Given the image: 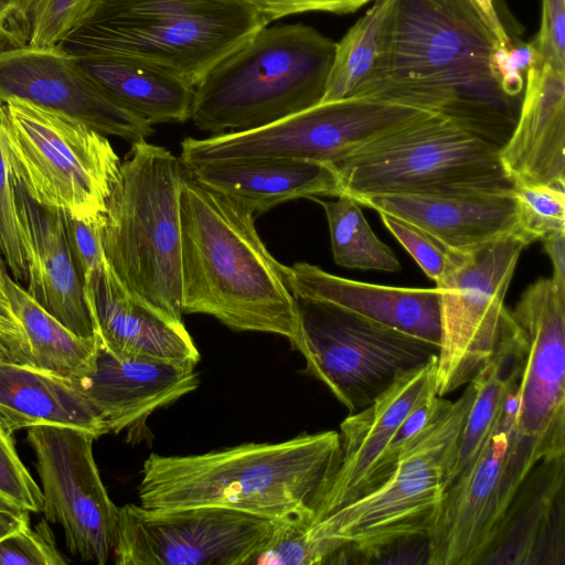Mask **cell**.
Here are the masks:
<instances>
[{"instance_id":"cell-16","label":"cell","mask_w":565,"mask_h":565,"mask_svg":"<svg viewBox=\"0 0 565 565\" xmlns=\"http://www.w3.org/2000/svg\"><path fill=\"white\" fill-rule=\"evenodd\" d=\"M511 315L525 339L518 385L516 426L544 460L565 456V289L540 278Z\"/></svg>"},{"instance_id":"cell-12","label":"cell","mask_w":565,"mask_h":565,"mask_svg":"<svg viewBox=\"0 0 565 565\" xmlns=\"http://www.w3.org/2000/svg\"><path fill=\"white\" fill-rule=\"evenodd\" d=\"M297 350L306 372L321 381L350 413L370 405L398 377L438 354V347L332 303L295 297Z\"/></svg>"},{"instance_id":"cell-11","label":"cell","mask_w":565,"mask_h":565,"mask_svg":"<svg viewBox=\"0 0 565 565\" xmlns=\"http://www.w3.org/2000/svg\"><path fill=\"white\" fill-rule=\"evenodd\" d=\"M431 113L372 97L320 103L253 130L185 138L179 159L185 169L264 159L333 164L367 142Z\"/></svg>"},{"instance_id":"cell-38","label":"cell","mask_w":565,"mask_h":565,"mask_svg":"<svg viewBox=\"0 0 565 565\" xmlns=\"http://www.w3.org/2000/svg\"><path fill=\"white\" fill-rule=\"evenodd\" d=\"M46 519L30 524L0 541V565H64Z\"/></svg>"},{"instance_id":"cell-2","label":"cell","mask_w":565,"mask_h":565,"mask_svg":"<svg viewBox=\"0 0 565 565\" xmlns=\"http://www.w3.org/2000/svg\"><path fill=\"white\" fill-rule=\"evenodd\" d=\"M255 215L185 169L180 193L182 312L212 316L234 331L279 334L297 350L300 323L287 266L264 245Z\"/></svg>"},{"instance_id":"cell-33","label":"cell","mask_w":565,"mask_h":565,"mask_svg":"<svg viewBox=\"0 0 565 565\" xmlns=\"http://www.w3.org/2000/svg\"><path fill=\"white\" fill-rule=\"evenodd\" d=\"M516 232L530 245L565 232V185L514 184Z\"/></svg>"},{"instance_id":"cell-22","label":"cell","mask_w":565,"mask_h":565,"mask_svg":"<svg viewBox=\"0 0 565 565\" xmlns=\"http://www.w3.org/2000/svg\"><path fill=\"white\" fill-rule=\"evenodd\" d=\"M565 72L534 63L513 132L499 149L514 184L565 185Z\"/></svg>"},{"instance_id":"cell-31","label":"cell","mask_w":565,"mask_h":565,"mask_svg":"<svg viewBox=\"0 0 565 565\" xmlns=\"http://www.w3.org/2000/svg\"><path fill=\"white\" fill-rule=\"evenodd\" d=\"M395 0H375L337 43L321 103L355 97L383 68Z\"/></svg>"},{"instance_id":"cell-47","label":"cell","mask_w":565,"mask_h":565,"mask_svg":"<svg viewBox=\"0 0 565 565\" xmlns=\"http://www.w3.org/2000/svg\"><path fill=\"white\" fill-rule=\"evenodd\" d=\"M542 242L553 265L552 279L565 289V232L550 235Z\"/></svg>"},{"instance_id":"cell-14","label":"cell","mask_w":565,"mask_h":565,"mask_svg":"<svg viewBox=\"0 0 565 565\" xmlns=\"http://www.w3.org/2000/svg\"><path fill=\"white\" fill-rule=\"evenodd\" d=\"M280 521L215 507L118 509L117 565H247Z\"/></svg>"},{"instance_id":"cell-30","label":"cell","mask_w":565,"mask_h":565,"mask_svg":"<svg viewBox=\"0 0 565 565\" xmlns=\"http://www.w3.org/2000/svg\"><path fill=\"white\" fill-rule=\"evenodd\" d=\"M8 301L19 321L28 343L29 364L76 383L94 369L99 339L75 334L44 310L9 275Z\"/></svg>"},{"instance_id":"cell-21","label":"cell","mask_w":565,"mask_h":565,"mask_svg":"<svg viewBox=\"0 0 565 565\" xmlns=\"http://www.w3.org/2000/svg\"><path fill=\"white\" fill-rule=\"evenodd\" d=\"M194 366L118 356L99 345L94 369L78 385L100 414L106 433L118 434L196 390Z\"/></svg>"},{"instance_id":"cell-43","label":"cell","mask_w":565,"mask_h":565,"mask_svg":"<svg viewBox=\"0 0 565 565\" xmlns=\"http://www.w3.org/2000/svg\"><path fill=\"white\" fill-rule=\"evenodd\" d=\"M62 216L73 260L85 282L105 259L99 234L100 225L77 220L65 211H62Z\"/></svg>"},{"instance_id":"cell-32","label":"cell","mask_w":565,"mask_h":565,"mask_svg":"<svg viewBox=\"0 0 565 565\" xmlns=\"http://www.w3.org/2000/svg\"><path fill=\"white\" fill-rule=\"evenodd\" d=\"M311 200L324 210L335 264L362 270L395 273L401 269L396 255L376 237L351 195L343 193L335 201Z\"/></svg>"},{"instance_id":"cell-23","label":"cell","mask_w":565,"mask_h":565,"mask_svg":"<svg viewBox=\"0 0 565 565\" xmlns=\"http://www.w3.org/2000/svg\"><path fill=\"white\" fill-rule=\"evenodd\" d=\"M295 297L332 303L362 318L399 330L439 348L437 288H407L351 280L309 263L287 266Z\"/></svg>"},{"instance_id":"cell-48","label":"cell","mask_w":565,"mask_h":565,"mask_svg":"<svg viewBox=\"0 0 565 565\" xmlns=\"http://www.w3.org/2000/svg\"><path fill=\"white\" fill-rule=\"evenodd\" d=\"M476 4L479 7L481 12L487 18L488 22L494 30L499 41L501 43H504L510 40V34L507 32L505 28L503 26V23L501 22L495 9L493 1L494 0H473Z\"/></svg>"},{"instance_id":"cell-10","label":"cell","mask_w":565,"mask_h":565,"mask_svg":"<svg viewBox=\"0 0 565 565\" xmlns=\"http://www.w3.org/2000/svg\"><path fill=\"white\" fill-rule=\"evenodd\" d=\"M518 387L475 460L451 482L427 540L430 565H483L511 504L533 468L539 444L516 426Z\"/></svg>"},{"instance_id":"cell-7","label":"cell","mask_w":565,"mask_h":565,"mask_svg":"<svg viewBox=\"0 0 565 565\" xmlns=\"http://www.w3.org/2000/svg\"><path fill=\"white\" fill-rule=\"evenodd\" d=\"M448 401L415 441L398 457L390 475L373 490L305 527L316 539L342 545L358 562L380 561L433 533L449 487L459 439L473 397L471 383Z\"/></svg>"},{"instance_id":"cell-13","label":"cell","mask_w":565,"mask_h":565,"mask_svg":"<svg viewBox=\"0 0 565 565\" xmlns=\"http://www.w3.org/2000/svg\"><path fill=\"white\" fill-rule=\"evenodd\" d=\"M516 232L468 250H457L436 282L440 342L435 391L444 397L467 385L494 354L510 309L504 298L522 250Z\"/></svg>"},{"instance_id":"cell-49","label":"cell","mask_w":565,"mask_h":565,"mask_svg":"<svg viewBox=\"0 0 565 565\" xmlns=\"http://www.w3.org/2000/svg\"><path fill=\"white\" fill-rule=\"evenodd\" d=\"M7 265L0 255V300L9 305L8 301V289H7Z\"/></svg>"},{"instance_id":"cell-24","label":"cell","mask_w":565,"mask_h":565,"mask_svg":"<svg viewBox=\"0 0 565 565\" xmlns=\"http://www.w3.org/2000/svg\"><path fill=\"white\" fill-rule=\"evenodd\" d=\"M354 200L377 213L419 226L455 250H468L516 232L512 190L447 195L376 194Z\"/></svg>"},{"instance_id":"cell-19","label":"cell","mask_w":565,"mask_h":565,"mask_svg":"<svg viewBox=\"0 0 565 565\" xmlns=\"http://www.w3.org/2000/svg\"><path fill=\"white\" fill-rule=\"evenodd\" d=\"M84 292L96 335L110 353L191 365L200 361L184 324L132 296L106 258L85 280Z\"/></svg>"},{"instance_id":"cell-42","label":"cell","mask_w":565,"mask_h":565,"mask_svg":"<svg viewBox=\"0 0 565 565\" xmlns=\"http://www.w3.org/2000/svg\"><path fill=\"white\" fill-rule=\"evenodd\" d=\"M532 41L535 63L565 72V0H542L541 25Z\"/></svg>"},{"instance_id":"cell-35","label":"cell","mask_w":565,"mask_h":565,"mask_svg":"<svg viewBox=\"0 0 565 565\" xmlns=\"http://www.w3.org/2000/svg\"><path fill=\"white\" fill-rule=\"evenodd\" d=\"M94 0H24L29 46L58 45L79 23Z\"/></svg>"},{"instance_id":"cell-36","label":"cell","mask_w":565,"mask_h":565,"mask_svg":"<svg viewBox=\"0 0 565 565\" xmlns=\"http://www.w3.org/2000/svg\"><path fill=\"white\" fill-rule=\"evenodd\" d=\"M1 107V102H0ZM0 255L13 279L28 281V257L12 175L0 139Z\"/></svg>"},{"instance_id":"cell-18","label":"cell","mask_w":565,"mask_h":565,"mask_svg":"<svg viewBox=\"0 0 565 565\" xmlns=\"http://www.w3.org/2000/svg\"><path fill=\"white\" fill-rule=\"evenodd\" d=\"M437 356L398 377L340 425V460L311 523L366 494L377 462L407 415L435 391ZM310 523V524H311Z\"/></svg>"},{"instance_id":"cell-6","label":"cell","mask_w":565,"mask_h":565,"mask_svg":"<svg viewBox=\"0 0 565 565\" xmlns=\"http://www.w3.org/2000/svg\"><path fill=\"white\" fill-rule=\"evenodd\" d=\"M99 227L104 256L136 298L183 323L180 193L185 168L163 147L130 143Z\"/></svg>"},{"instance_id":"cell-20","label":"cell","mask_w":565,"mask_h":565,"mask_svg":"<svg viewBox=\"0 0 565 565\" xmlns=\"http://www.w3.org/2000/svg\"><path fill=\"white\" fill-rule=\"evenodd\" d=\"M13 185L28 257L26 291L75 334L97 337L84 282L70 250L62 210L36 203L14 180Z\"/></svg>"},{"instance_id":"cell-5","label":"cell","mask_w":565,"mask_h":565,"mask_svg":"<svg viewBox=\"0 0 565 565\" xmlns=\"http://www.w3.org/2000/svg\"><path fill=\"white\" fill-rule=\"evenodd\" d=\"M337 43L312 26H264L194 87L190 120L212 135L247 131L321 103Z\"/></svg>"},{"instance_id":"cell-27","label":"cell","mask_w":565,"mask_h":565,"mask_svg":"<svg viewBox=\"0 0 565 565\" xmlns=\"http://www.w3.org/2000/svg\"><path fill=\"white\" fill-rule=\"evenodd\" d=\"M0 423L11 433L41 425L107 434L78 383L29 363L0 358Z\"/></svg>"},{"instance_id":"cell-45","label":"cell","mask_w":565,"mask_h":565,"mask_svg":"<svg viewBox=\"0 0 565 565\" xmlns=\"http://www.w3.org/2000/svg\"><path fill=\"white\" fill-rule=\"evenodd\" d=\"M29 34L24 0H0V51L26 45Z\"/></svg>"},{"instance_id":"cell-26","label":"cell","mask_w":565,"mask_h":565,"mask_svg":"<svg viewBox=\"0 0 565 565\" xmlns=\"http://www.w3.org/2000/svg\"><path fill=\"white\" fill-rule=\"evenodd\" d=\"M186 170L202 184L239 201L255 214L291 200L343 194L337 169L317 161H228Z\"/></svg>"},{"instance_id":"cell-29","label":"cell","mask_w":565,"mask_h":565,"mask_svg":"<svg viewBox=\"0 0 565 565\" xmlns=\"http://www.w3.org/2000/svg\"><path fill=\"white\" fill-rule=\"evenodd\" d=\"M524 354L525 339L510 310L494 354L470 381L473 397L459 439L449 486L482 449L510 393L519 385Z\"/></svg>"},{"instance_id":"cell-34","label":"cell","mask_w":565,"mask_h":565,"mask_svg":"<svg viewBox=\"0 0 565 565\" xmlns=\"http://www.w3.org/2000/svg\"><path fill=\"white\" fill-rule=\"evenodd\" d=\"M307 525L279 522L266 545L250 564L313 565L333 563L342 545L307 534Z\"/></svg>"},{"instance_id":"cell-41","label":"cell","mask_w":565,"mask_h":565,"mask_svg":"<svg viewBox=\"0 0 565 565\" xmlns=\"http://www.w3.org/2000/svg\"><path fill=\"white\" fill-rule=\"evenodd\" d=\"M535 62L533 41L525 43L512 38L499 43L491 58L493 74L503 92L519 99H522L526 72Z\"/></svg>"},{"instance_id":"cell-50","label":"cell","mask_w":565,"mask_h":565,"mask_svg":"<svg viewBox=\"0 0 565 565\" xmlns=\"http://www.w3.org/2000/svg\"><path fill=\"white\" fill-rule=\"evenodd\" d=\"M0 358L8 359V352L1 343H0Z\"/></svg>"},{"instance_id":"cell-1","label":"cell","mask_w":565,"mask_h":565,"mask_svg":"<svg viewBox=\"0 0 565 565\" xmlns=\"http://www.w3.org/2000/svg\"><path fill=\"white\" fill-rule=\"evenodd\" d=\"M499 43L473 0H395L386 62L355 97L436 113L500 149L522 99L493 74Z\"/></svg>"},{"instance_id":"cell-40","label":"cell","mask_w":565,"mask_h":565,"mask_svg":"<svg viewBox=\"0 0 565 565\" xmlns=\"http://www.w3.org/2000/svg\"><path fill=\"white\" fill-rule=\"evenodd\" d=\"M446 402L447 399L437 396L436 392H433L407 415L381 456L373 473L369 492L390 475L398 457L429 425Z\"/></svg>"},{"instance_id":"cell-39","label":"cell","mask_w":565,"mask_h":565,"mask_svg":"<svg viewBox=\"0 0 565 565\" xmlns=\"http://www.w3.org/2000/svg\"><path fill=\"white\" fill-rule=\"evenodd\" d=\"M0 494L30 512H42V492L14 446L12 433L0 423Z\"/></svg>"},{"instance_id":"cell-8","label":"cell","mask_w":565,"mask_h":565,"mask_svg":"<svg viewBox=\"0 0 565 565\" xmlns=\"http://www.w3.org/2000/svg\"><path fill=\"white\" fill-rule=\"evenodd\" d=\"M0 139L12 179L39 204L100 225L120 159L108 138L65 114L11 97Z\"/></svg>"},{"instance_id":"cell-4","label":"cell","mask_w":565,"mask_h":565,"mask_svg":"<svg viewBox=\"0 0 565 565\" xmlns=\"http://www.w3.org/2000/svg\"><path fill=\"white\" fill-rule=\"evenodd\" d=\"M266 25L247 0H94L58 46L75 57L148 66L195 87Z\"/></svg>"},{"instance_id":"cell-3","label":"cell","mask_w":565,"mask_h":565,"mask_svg":"<svg viewBox=\"0 0 565 565\" xmlns=\"http://www.w3.org/2000/svg\"><path fill=\"white\" fill-rule=\"evenodd\" d=\"M334 430L202 455L151 454L138 486L148 509L215 507L309 525L340 460Z\"/></svg>"},{"instance_id":"cell-15","label":"cell","mask_w":565,"mask_h":565,"mask_svg":"<svg viewBox=\"0 0 565 565\" xmlns=\"http://www.w3.org/2000/svg\"><path fill=\"white\" fill-rule=\"evenodd\" d=\"M97 437L84 429L41 425L28 428L41 481L42 512L62 526L68 551L104 565L114 550L118 509L93 455Z\"/></svg>"},{"instance_id":"cell-17","label":"cell","mask_w":565,"mask_h":565,"mask_svg":"<svg viewBox=\"0 0 565 565\" xmlns=\"http://www.w3.org/2000/svg\"><path fill=\"white\" fill-rule=\"evenodd\" d=\"M15 97L84 122L130 143L147 140L152 125L111 100L58 45L0 51V102Z\"/></svg>"},{"instance_id":"cell-44","label":"cell","mask_w":565,"mask_h":565,"mask_svg":"<svg viewBox=\"0 0 565 565\" xmlns=\"http://www.w3.org/2000/svg\"><path fill=\"white\" fill-rule=\"evenodd\" d=\"M269 24L286 15L302 12H330L345 14L355 12L371 0H247Z\"/></svg>"},{"instance_id":"cell-46","label":"cell","mask_w":565,"mask_h":565,"mask_svg":"<svg viewBox=\"0 0 565 565\" xmlns=\"http://www.w3.org/2000/svg\"><path fill=\"white\" fill-rule=\"evenodd\" d=\"M30 511L0 494V541L29 525Z\"/></svg>"},{"instance_id":"cell-25","label":"cell","mask_w":565,"mask_h":565,"mask_svg":"<svg viewBox=\"0 0 565 565\" xmlns=\"http://www.w3.org/2000/svg\"><path fill=\"white\" fill-rule=\"evenodd\" d=\"M564 480L565 456L533 468L483 564L564 565Z\"/></svg>"},{"instance_id":"cell-37","label":"cell","mask_w":565,"mask_h":565,"mask_svg":"<svg viewBox=\"0 0 565 565\" xmlns=\"http://www.w3.org/2000/svg\"><path fill=\"white\" fill-rule=\"evenodd\" d=\"M379 214L385 227L411 254L424 273L438 282L452 263L457 250L408 221L384 212Z\"/></svg>"},{"instance_id":"cell-28","label":"cell","mask_w":565,"mask_h":565,"mask_svg":"<svg viewBox=\"0 0 565 565\" xmlns=\"http://www.w3.org/2000/svg\"><path fill=\"white\" fill-rule=\"evenodd\" d=\"M75 58L111 100L150 125L190 119L194 87L184 82L127 61L95 56Z\"/></svg>"},{"instance_id":"cell-9","label":"cell","mask_w":565,"mask_h":565,"mask_svg":"<svg viewBox=\"0 0 565 565\" xmlns=\"http://www.w3.org/2000/svg\"><path fill=\"white\" fill-rule=\"evenodd\" d=\"M343 193L447 195L511 191L499 149L431 113L332 164Z\"/></svg>"}]
</instances>
